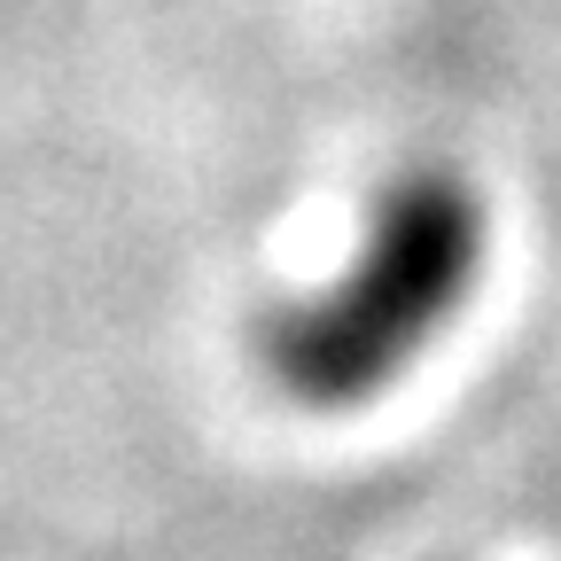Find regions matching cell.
<instances>
[{
  "instance_id": "6da1fadb",
  "label": "cell",
  "mask_w": 561,
  "mask_h": 561,
  "mask_svg": "<svg viewBox=\"0 0 561 561\" xmlns=\"http://www.w3.org/2000/svg\"><path fill=\"white\" fill-rule=\"evenodd\" d=\"M483 273H491L483 187L453 164H405L367 203L351 250L297 297L265 305L257 367L289 405L351 413L398 390L430 351H445Z\"/></svg>"
}]
</instances>
